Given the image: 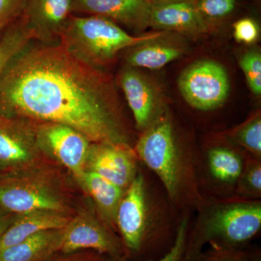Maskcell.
I'll use <instances>...</instances> for the list:
<instances>
[{"instance_id":"cell-12","label":"cell","mask_w":261,"mask_h":261,"mask_svg":"<svg viewBox=\"0 0 261 261\" xmlns=\"http://www.w3.org/2000/svg\"><path fill=\"white\" fill-rule=\"evenodd\" d=\"M119 82L136 126L143 132L160 116L159 99L154 88L145 77L130 66L122 70Z\"/></svg>"},{"instance_id":"cell-20","label":"cell","mask_w":261,"mask_h":261,"mask_svg":"<svg viewBox=\"0 0 261 261\" xmlns=\"http://www.w3.org/2000/svg\"><path fill=\"white\" fill-rule=\"evenodd\" d=\"M152 42L136 46L127 55L126 63L132 68L159 70L168 63L178 59L182 55L179 48Z\"/></svg>"},{"instance_id":"cell-23","label":"cell","mask_w":261,"mask_h":261,"mask_svg":"<svg viewBox=\"0 0 261 261\" xmlns=\"http://www.w3.org/2000/svg\"><path fill=\"white\" fill-rule=\"evenodd\" d=\"M237 192L243 199L255 200L261 195V163L253 157L245 162V166L237 182Z\"/></svg>"},{"instance_id":"cell-9","label":"cell","mask_w":261,"mask_h":261,"mask_svg":"<svg viewBox=\"0 0 261 261\" xmlns=\"http://www.w3.org/2000/svg\"><path fill=\"white\" fill-rule=\"evenodd\" d=\"M74 0H28L21 18L33 41L58 43L60 34L71 15Z\"/></svg>"},{"instance_id":"cell-10","label":"cell","mask_w":261,"mask_h":261,"mask_svg":"<svg viewBox=\"0 0 261 261\" xmlns=\"http://www.w3.org/2000/svg\"><path fill=\"white\" fill-rule=\"evenodd\" d=\"M87 164L89 171L123 190L128 188L137 174L135 155L128 145L107 142L91 144Z\"/></svg>"},{"instance_id":"cell-8","label":"cell","mask_w":261,"mask_h":261,"mask_svg":"<svg viewBox=\"0 0 261 261\" xmlns=\"http://www.w3.org/2000/svg\"><path fill=\"white\" fill-rule=\"evenodd\" d=\"M37 139L77 178L85 171L91 142L80 132L57 123H43Z\"/></svg>"},{"instance_id":"cell-13","label":"cell","mask_w":261,"mask_h":261,"mask_svg":"<svg viewBox=\"0 0 261 261\" xmlns=\"http://www.w3.org/2000/svg\"><path fill=\"white\" fill-rule=\"evenodd\" d=\"M149 27L161 32L173 31L187 34H202L208 30L207 20L192 2L152 4Z\"/></svg>"},{"instance_id":"cell-17","label":"cell","mask_w":261,"mask_h":261,"mask_svg":"<svg viewBox=\"0 0 261 261\" xmlns=\"http://www.w3.org/2000/svg\"><path fill=\"white\" fill-rule=\"evenodd\" d=\"M79 179L93 198L105 219L111 224L116 223L117 209L124 190L89 170H85Z\"/></svg>"},{"instance_id":"cell-14","label":"cell","mask_w":261,"mask_h":261,"mask_svg":"<svg viewBox=\"0 0 261 261\" xmlns=\"http://www.w3.org/2000/svg\"><path fill=\"white\" fill-rule=\"evenodd\" d=\"M0 207L20 215L64 211L63 202L54 194L44 188L27 185L0 186Z\"/></svg>"},{"instance_id":"cell-27","label":"cell","mask_w":261,"mask_h":261,"mask_svg":"<svg viewBox=\"0 0 261 261\" xmlns=\"http://www.w3.org/2000/svg\"><path fill=\"white\" fill-rule=\"evenodd\" d=\"M187 219L183 220L178 226L176 238L169 251L166 255L158 260H147L143 261H182L187 239V227H188ZM109 261H133L129 260L125 257H111Z\"/></svg>"},{"instance_id":"cell-5","label":"cell","mask_w":261,"mask_h":261,"mask_svg":"<svg viewBox=\"0 0 261 261\" xmlns=\"http://www.w3.org/2000/svg\"><path fill=\"white\" fill-rule=\"evenodd\" d=\"M125 253L140 254L152 241V222L145 179L137 173L122 197L116 216Z\"/></svg>"},{"instance_id":"cell-18","label":"cell","mask_w":261,"mask_h":261,"mask_svg":"<svg viewBox=\"0 0 261 261\" xmlns=\"http://www.w3.org/2000/svg\"><path fill=\"white\" fill-rule=\"evenodd\" d=\"M33 137L21 125L0 119V162L11 164L30 158Z\"/></svg>"},{"instance_id":"cell-1","label":"cell","mask_w":261,"mask_h":261,"mask_svg":"<svg viewBox=\"0 0 261 261\" xmlns=\"http://www.w3.org/2000/svg\"><path fill=\"white\" fill-rule=\"evenodd\" d=\"M112 85L59 42L29 43L0 75V115L61 123L92 143L128 145Z\"/></svg>"},{"instance_id":"cell-28","label":"cell","mask_w":261,"mask_h":261,"mask_svg":"<svg viewBox=\"0 0 261 261\" xmlns=\"http://www.w3.org/2000/svg\"><path fill=\"white\" fill-rule=\"evenodd\" d=\"M28 0H0V30L23 15Z\"/></svg>"},{"instance_id":"cell-15","label":"cell","mask_w":261,"mask_h":261,"mask_svg":"<svg viewBox=\"0 0 261 261\" xmlns=\"http://www.w3.org/2000/svg\"><path fill=\"white\" fill-rule=\"evenodd\" d=\"M70 221L65 215L54 211H37L20 215L0 236V251L40 231L63 229Z\"/></svg>"},{"instance_id":"cell-7","label":"cell","mask_w":261,"mask_h":261,"mask_svg":"<svg viewBox=\"0 0 261 261\" xmlns=\"http://www.w3.org/2000/svg\"><path fill=\"white\" fill-rule=\"evenodd\" d=\"M85 250L111 257H124L125 255L121 240L109 228L93 218L82 215L70 220L63 229L60 252L68 254Z\"/></svg>"},{"instance_id":"cell-24","label":"cell","mask_w":261,"mask_h":261,"mask_svg":"<svg viewBox=\"0 0 261 261\" xmlns=\"http://www.w3.org/2000/svg\"><path fill=\"white\" fill-rule=\"evenodd\" d=\"M240 65L245 74L249 88L256 96L261 94V55L260 51L252 49L244 53L240 60Z\"/></svg>"},{"instance_id":"cell-19","label":"cell","mask_w":261,"mask_h":261,"mask_svg":"<svg viewBox=\"0 0 261 261\" xmlns=\"http://www.w3.org/2000/svg\"><path fill=\"white\" fill-rule=\"evenodd\" d=\"M207 161L212 177L226 185H236L245 166L243 158L238 152L224 146L209 149Z\"/></svg>"},{"instance_id":"cell-33","label":"cell","mask_w":261,"mask_h":261,"mask_svg":"<svg viewBox=\"0 0 261 261\" xmlns=\"http://www.w3.org/2000/svg\"><path fill=\"white\" fill-rule=\"evenodd\" d=\"M250 261H260V257L258 258V256L257 255H252L251 254V257H250Z\"/></svg>"},{"instance_id":"cell-22","label":"cell","mask_w":261,"mask_h":261,"mask_svg":"<svg viewBox=\"0 0 261 261\" xmlns=\"http://www.w3.org/2000/svg\"><path fill=\"white\" fill-rule=\"evenodd\" d=\"M228 140L241 146L256 158L261 156V118L260 115L252 117L228 135Z\"/></svg>"},{"instance_id":"cell-4","label":"cell","mask_w":261,"mask_h":261,"mask_svg":"<svg viewBox=\"0 0 261 261\" xmlns=\"http://www.w3.org/2000/svg\"><path fill=\"white\" fill-rule=\"evenodd\" d=\"M136 152L163 182L170 198L182 202L195 196L193 163L182 152L171 120L159 116L143 130Z\"/></svg>"},{"instance_id":"cell-11","label":"cell","mask_w":261,"mask_h":261,"mask_svg":"<svg viewBox=\"0 0 261 261\" xmlns=\"http://www.w3.org/2000/svg\"><path fill=\"white\" fill-rule=\"evenodd\" d=\"M151 8L149 0H74L72 13L105 17L141 32L149 27Z\"/></svg>"},{"instance_id":"cell-26","label":"cell","mask_w":261,"mask_h":261,"mask_svg":"<svg viewBox=\"0 0 261 261\" xmlns=\"http://www.w3.org/2000/svg\"><path fill=\"white\" fill-rule=\"evenodd\" d=\"M251 253L242 247H226L211 245L206 252H202L197 261H250Z\"/></svg>"},{"instance_id":"cell-3","label":"cell","mask_w":261,"mask_h":261,"mask_svg":"<svg viewBox=\"0 0 261 261\" xmlns=\"http://www.w3.org/2000/svg\"><path fill=\"white\" fill-rule=\"evenodd\" d=\"M165 32L134 36L119 25L99 15H70L60 34L58 42L79 61L92 68L112 62L119 51L152 42Z\"/></svg>"},{"instance_id":"cell-2","label":"cell","mask_w":261,"mask_h":261,"mask_svg":"<svg viewBox=\"0 0 261 261\" xmlns=\"http://www.w3.org/2000/svg\"><path fill=\"white\" fill-rule=\"evenodd\" d=\"M260 227V201L240 199L214 202L205 207L190 238L187 237L182 261L198 260L206 243L242 247Z\"/></svg>"},{"instance_id":"cell-32","label":"cell","mask_w":261,"mask_h":261,"mask_svg":"<svg viewBox=\"0 0 261 261\" xmlns=\"http://www.w3.org/2000/svg\"><path fill=\"white\" fill-rule=\"evenodd\" d=\"M8 226L9 225L5 221L4 218L0 216V236L3 234V232L6 230V228L8 227Z\"/></svg>"},{"instance_id":"cell-30","label":"cell","mask_w":261,"mask_h":261,"mask_svg":"<svg viewBox=\"0 0 261 261\" xmlns=\"http://www.w3.org/2000/svg\"><path fill=\"white\" fill-rule=\"evenodd\" d=\"M80 251L72 252V253H61L63 256L54 258L53 256L49 257L46 261H103L100 257L95 255H86V254H80Z\"/></svg>"},{"instance_id":"cell-29","label":"cell","mask_w":261,"mask_h":261,"mask_svg":"<svg viewBox=\"0 0 261 261\" xmlns=\"http://www.w3.org/2000/svg\"><path fill=\"white\" fill-rule=\"evenodd\" d=\"M233 37L239 42L250 44L256 42L260 35V29L254 19L244 18L233 25Z\"/></svg>"},{"instance_id":"cell-25","label":"cell","mask_w":261,"mask_h":261,"mask_svg":"<svg viewBox=\"0 0 261 261\" xmlns=\"http://www.w3.org/2000/svg\"><path fill=\"white\" fill-rule=\"evenodd\" d=\"M196 8L202 16L209 19H221L228 16L234 10L237 0H198Z\"/></svg>"},{"instance_id":"cell-31","label":"cell","mask_w":261,"mask_h":261,"mask_svg":"<svg viewBox=\"0 0 261 261\" xmlns=\"http://www.w3.org/2000/svg\"><path fill=\"white\" fill-rule=\"evenodd\" d=\"M152 4L161 3H174V2H192V0H149Z\"/></svg>"},{"instance_id":"cell-6","label":"cell","mask_w":261,"mask_h":261,"mask_svg":"<svg viewBox=\"0 0 261 261\" xmlns=\"http://www.w3.org/2000/svg\"><path fill=\"white\" fill-rule=\"evenodd\" d=\"M178 87L185 100L201 111H214L222 106L230 91L227 72L211 60L195 62L182 72Z\"/></svg>"},{"instance_id":"cell-16","label":"cell","mask_w":261,"mask_h":261,"mask_svg":"<svg viewBox=\"0 0 261 261\" xmlns=\"http://www.w3.org/2000/svg\"><path fill=\"white\" fill-rule=\"evenodd\" d=\"M63 229L40 231L0 251V261H46L60 252Z\"/></svg>"},{"instance_id":"cell-21","label":"cell","mask_w":261,"mask_h":261,"mask_svg":"<svg viewBox=\"0 0 261 261\" xmlns=\"http://www.w3.org/2000/svg\"><path fill=\"white\" fill-rule=\"evenodd\" d=\"M32 41L21 17L7 27L0 39V75L10 61Z\"/></svg>"}]
</instances>
